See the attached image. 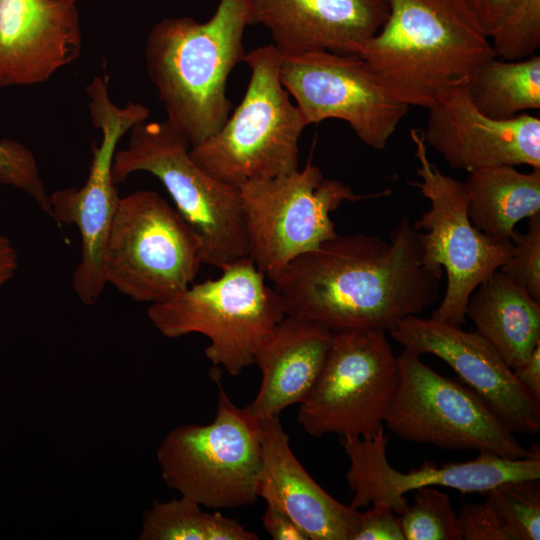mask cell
Masks as SVG:
<instances>
[{
    "instance_id": "cell-35",
    "label": "cell",
    "mask_w": 540,
    "mask_h": 540,
    "mask_svg": "<svg viewBox=\"0 0 540 540\" xmlns=\"http://www.w3.org/2000/svg\"><path fill=\"white\" fill-rule=\"evenodd\" d=\"M513 371L520 383L540 401V343L533 350L528 360Z\"/></svg>"
},
{
    "instance_id": "cell-29",
    "label": "cell",
    "mask_w": 540,
    "mask_h": 540,
    "mask_svg": "<svg viewBox=\"0 0 540 540\" xmlns=\"http://www.w3.org/2000/svg\"><path fill=\"white\" fill-rule=\"evenodd\" d=\"M0 182L31 196L50 215V197L33 153L13 139L0 140Z\"/></svg>"
},
{
    "instance_id": "cell-1",
    "label": "cell",
    "mask_w": 540,
    "mask_h": 540,
    "mask_svg": "<svg viewBox=\"0 0 540 540\" xmlns=\"http://www.w3.org/2000/svg\"><path fill=\"white\" fill-rule=\"evenodd\" d=\"M418 234L403 218L388 242L364 233L338 235L292 259L269 279L286 315L333 333L389 332L438 299L441 278L424 265Z\"/></svg>"
},
{
    "instance_id": "cell-15",
    "label": "cell",
    "mask_w": 540,
    "mask_h": 540,
    "mask_svg": "<svg viewBox=\"0 0 540 540\" xmlns=\"http://www.w3.org/2000/svg\"><path fill=\"white\" fill-rule=\"evenodd\" d=\"M387 442L384 426L369 437L341 436L340 443L350 461L346 481L354 493L351 507L382 503L400 515L408 506L405 493L420 487L443 486L462 493H486L504 482L540 479V448L521 459L479 452L475 459L465 462L438 466L425 461L419 468L402 473L388 462Z\"/></svg>"
},
{
    "instance_id": "cell-6",
    "label": "cell",
    "mask_w": 540,
    "mask_h": 540,
    "mask_svg": "<svg viewBox=\"0 0 540 540\" xmlns=\"http://www.w3.org/2000/svg\"><path fill=\"white\" fill-rule=\"evenodd\" d=\"M130 131L127 147L116 151L113 158L115 184L138 171L156 176L199 238L203 263L222 269L249 257L239 188L200 168L189 155V145L168 120H146Z\"/></svg>"
},
{
    "instance_id": "cell-13",
    "label": "cell",
    "mask_w": 540,
    "mask_h": 540,
    "mask_svg": "<svg viewBox=\"0 0 540 540\" xmlns=\"http://www.w3.org/2000/svg\"><path fill=\"white\" fill-rule=\"evenodd\" d=\"M108 79L95 76L86 86L90 118L102 133L100 144L93 147L86 182L82 187L63 188L49 195L50 216L59 223L76 225L80 232L81 256L72 287L85 305H93L106 286L104 253L121 198L112 178L117 144L126 132L150 115V109L140 103L115 105L109 96Z\"/></svg>"
},
{
    "instance_id": "cell-30",
    "label": "cell",
    "mask_w": 540,
    "mask_h": 540,
    "mask_svg": "<svg viewBox=\"0 0 540 540\" xmlns=\"http://www.w3.org/2000/svg\"><path fill=\"white\" fill-rule=\"evenodd\" d=\"M514 245L510 259L499 269L540 302V214L528 218L527 231L514 230L510 237Z\"/></svg>"
},
{
    "instance_id": "cell-9",
    "label": "cell",
    "mask_w": 540,
    "mask_h": 540,
    "mask_svg": "<svg viewBox=\"0 0 540 540\" xmlns=\"http://www.w3.org/2000/svg\"><path fill=\"white\" fill-rule=\"evenodd\" d=\"M202 263L196 233L160 194L120 198L104 253L106 284L152 304L189 287Z\"/></svg>"
},
{
    "instance_id": "cell-34",
    "label": "cell",
    "mask_w": 540,
    "mask_h": 540,
    "mask_svg": "<svg viewBox=\"0 0 540 540\" xmlns=\"http://www.w3.org/2000/svg\"><path fill=\"white\" fill-rule=\"evenodd\" d=\"M489 37L515 0H465Z\"/></svg>"
},
{
    "instance_id": "cell-21",
    "label": "cell",
    "mask_w": 540,
    "mask_h": 540,
    "mask_svg": "<svg viewBox=\"0 0 540 540\" xmlns=\"http://www.w3.org/2000/svg\"><path fill=\"white\" fill-rule=\"evenodd\" d=\"M333 332L295 316L286 315L261 343L256 355L262 380L246 407L261 421L300 404L313 388L330 347Z\"/></svg>"
},
{
    "instance_id": "cell-3",
    "label": "cell",
    "mask_w": 540,
    "mask_h": 540,
    "mask_svg": "<svg viewBox=\"0 0 540 540\" xmlns=\"http://www.w3.org/2000/svg\"><path fill=\"white\" fill-rule=\"evenodd\" d=\"M248 25L250 0H220L206 22L169 17L148 33V76L164 105L166 120L189 147L215 134L231 113L227 79L244 60Z\"/></svg>"
},
{
    "instance_id": "cell-16",
    "label": "cell",
    "mask_w": 540,
    "mask_h": 540,
    "mask_svg": "<svg viewBox=\"0 0 540 540\" xmlns=\"http://www.w3.org/2000/svg\"><path fill=\"white\" fill-rule=\"evenodd\" d=\"M389 333L404 349L420 356L432 354L447 363L513 432L540 431V401L475 331L413 315L399 321Z\"/></svg>"
},
{
    "instance_id": "cell-10",
    "label": "cell",
    "mask_w": 540,
    "mask_h": 540,
    "mask_svg": "<svg viewBox=\"0 0 540 540\" xmlns=\"http://www.w3.org/2000/svg\"><path fill=\"white\" fill-rule=\"evenodd\" d=\"M399 381L384 424L407 441L449 450H478L510 459L531 456L501 417L460 379L446 377L404 349Z\"/></svg>"
},
{
    "instance_id": "cell-37",
    "label": "cell",
    "mask_w": 540,
    "mask_h": 540,
    "mask_svg": "<svg viewBox=\"0 0 540 540\" xmlns=\"http://www.w3.org/2000/svg\"><path fill=\"white\" fill-rule=\"evenodd\" d=\"M62 1H67V2H73V3H76L77 0H62Z\"/></svg>"
},
{
    "instance_id": "cell-5",
    "label": "cell",
    "mask_w": 540,
    "mask_h": 540,
    "mask_svg": "<svg viewBox=\"0 0 540 540\" xmlns=\"http://www.w3.org/2000/svg\"><path fill=\"white\" fill-rule=\"evenodd\" d=\"M265 277L249 257L242 258L222 268L219 278L150 304L148 318L168 338L207 336L209 360L239 376L255 363L259 346L286 316L282 299Z\"/></svg>"
},
{
    "instance_id": "cell-26",
    "label": "cell",
    "mask_w": 540,
    "mask_h": 540,
    "mask_svg": "<svg viewBox=\"0 0 540 540\" xmlns=\"http://www.w3.org/2000/svg\"><path fill=\"white\" fill-rule=\"evenodd\" d=\"M486 495L509 540L540 539L538 479L504 482Z\"/></svg>"
},
{
    "instance_id": "cell-36",
    "label": "cell",
    "mask_w": 540,
    "mask_h": 540,
    "mask_svg": "<svg viewBox=\"0 0 540 540\" xmlns=\"http://www.w3.org/2000/svg\"><path fill=\"white\" fill-rule=\"evenodd\" d=\"M18 268V254L11 241L0 235V288L9 281Z\"/></svg>"
},
{
    "instance_id": "cell-23",
    "label": "cell",
    "mask_w": 540,
    "mask_h": 540,
    "mask_svg": "<svg viewBox=\"0 0 540 540\" xmlns=\"http://www.w3.org/2000/svg\"><path fill=\"white\" fill-rule=\"evenodd\" d=\"M464 185L471 223L495 239L510 240L520 220L540 214V168L529 173L509 165L479 168Z\"/></svg>"
},
{
    "instance_id": "cell-22",
    "label": "cell",
    "mask_w": 540,
    "mask_h": 540,
    "mask_svg": "<svg viewBox=\"0 0 540 540\" xmlns=\"http://www.w3.org/2000/svg\"><path fill=\"white\" fill-rule=\"evenodd\" d=\"M466 317L512 370L521 367L540 343V302L499 270L472 292Z\"/></svg>"
},
{
    "instance_id": "cell-31",
    "label": "cell",
    "mask_w": 540,
    "mask_h": 540,
    "mask_svg": "<svg viewBox=\"0 0 540 540\" xmlns=\"http://www.w3.org/2000/svg\"><path fill=\"white\" fill-rule=\"evenodd\" d=\"M465 540H509L500 526L490 500L482 503H463L458 512Z\"/></svg>"
},
{
    "instance_id": "cell-19",
    "label": "cell",
    "mask_w": 540,
    "mask_h": 540,
    "mask_svg": "<svg viewBox=\"0 0 540 540\" xmlns=\"http://www.w3.org/2000/svg\"><path fill=\"white\" fill-rule=\"evenodd\" d=\"M388 15V0H250V25L264 26L281 56L358 55Z\"/></svg>"
},
{
    "instance_id": "cell-25",
    "label": "cell",
    "mask_w": 540,
    "mask_h": 540,
    "mask_svg": "<svg viewBox=\"0 0 540 540\" xmlns=\"http://www.w3.org/2000/svg\"><path fill=\"white\" fill-rule=\"evenodd\" d=\"M195 501L181 496L155 501L144 513L140 540H257L256 533L219 512L207 513Z\"/></svg>"
},
{
    "instance_id": "cell-24",
    "label": "cell",
    "mask_w": 540,
    "mask_h": 540,
    "mask_svg": "<svg viewBox=\"0 0 540 540\" xmlns=\"http://www.w3.org/2000/svg\"><path fill=\"white\" fill-rule=\"evenodd\" d=\"M469 95L484 115L508 119L527 109H540V57L499 60L480 66L467 85Z\"/></svg>"
},
{
    "instance_id": "cell-11",
    "label": "cell",
    "mask_w": 540,
    "mask_h": 540,
    "mask_svg": "<svg viewBox=\"0 0 540 540\" xmlns=\"http://www.w3.org/2000/svg\"><path fill=\"white\" fill-rule=\"evenodd\" d=\"M239 190L249 258L267 278L297 256L337 237L330 213L343 202L391 193L388 189L356 194L343 182L325 178L311 162L302 170L248 181Z\"/></svg>"
},
{
    "instance_id": "cell-12",
    "label": "cell",
    "mask_w": 540,
    "mask_h": 540,
    "mask_svg": "<svg viewBox=\"0 0 540 540\" xmlns=\"http://www.w3.org/2000/svg\"><path fill=\"white\" fill-rule=\"evenodd\" d=\"M399 381V361L386 331L333 333L321 372L300 403L298 422L311 436H373L388 413Z\"/></svg>"
},
{
    "instance_id": "cell-8",
    "label": "cell",
    "mask_w": 540,
    "mask_h": 540,
    "mask_svg": "<svg viewBox=\"0 0 540 540\" xmlns=\"http://www.w3.org/2000/svg\"><path fill=\"white\" fill-rule=\"evenodd\" d=\"M416 169L420 181L408 183L430 202V209L412 223L418 232L424 265L447 285L432 319L455 326L466 323V306L472 292L511 257L510 240L495 239L473 226L468 213L464 182L443 174L428 157L427 144L419 129H412Z\"/></svg>"
},
{
    "instance_id": "cell-18",
    "label": "cell",
    "mask_w": 540,
    "mask_h": 540,
    "mask_svg": "<svg viewBox=\"0 0 540 540\" xmlns=\"http://www.w3.org/2000/svg\"><path fill=\"white\" fill-rule=\"evenodd\" d=\"M76 3L0 0V87L46 82L81 53Z\"/></svg>"
},
{
    "instance_id": "cell-33",
    "label": "cell",
    "mask_w": 540,
    "mask_h": 540,
    "mask_svg": "<svg viewBox=\"0 0 540 540\" xmlns=\"http://www.w3.org/2000/svg\"><path fill=\"white\" fill-rule=\"evenodd\" d=\"M263 527L275 540H309L307 534L281 509L267 504Z\"/></svg>"
},
{
    "instance_id": "cell-14",
    "label": "cell",
    "mask_w": 540,
    "mask_h": 540,
    "mask_svg": "<svg viewBox=\"0 0 540 540\" xmlns=\"http://www.w3.org/2000/svg\"><path fill=\"white\" fill-rule=\"evenodd\" d=\"M279 76L307 126L330 118L346 121L376 150L386 147L409 110L358 55L316 50L281 56Z\"/></svg>"
},
{
    "instance_id": "cell-32",
    "label": "cell",
    "mask_w": 540,
    "mask_h": 540,
    "mask_svg": "<svg viewBox=\"0 0 540 540\" xmlns=\"http://www.w3.org/2000/svg\"><path fill=\"white\" fill-rule=\"evenodd\" d=\"M391 507L377 503L360 512V521L354 540H405L399 517Z\"/></svg>"
},
{
    "instance_id": "cell-20",
    "label": "cell",
    "mask_w": 540,
    "mask_h": 540,
    "mask_svg": "<svg viewBox=\"0 0 540 540\" xmlns=\"http://www.w3.org/2000/svg\"><path fill=\"white\" fill-rule=\"evenodd\" d=\"M262 460L257 495L285 512L310 540H354L358 509L328 494L292 452L279 415L260 421Z\"/></svg>"
},
{
    "instance_id": "cell-17",
    "label": "cell",
    "mask_w": 540,
    "mask_h": 540,
    "mask_svg": "<svg viewBox=\"0 0 540 540\" xmlns=\"http://www.w3.org/2000/svg\"><path fill=\"white\" fill-rule=\"evenodd\" d=\"M428 110L424 140L451 168L468 172L499 165L540 168L538 117H488L474 105L467 86L448 91Z\"/></svg>"
},
{
    "instance_id": "cell-27",
    "label": "cell",
    "mask_w": 540,
    "mask_h": 540,
    "mask_svg": "<svg viewBox=\"0 0 540 540\" xmlns=\"http://www.w3.org/2000/svg\"><path fill=\"white\" fill-rule=\"evenodd\" d=\"M413 503L400 514L405 540H461L462 530L451 500L433 486L414 490Z\"/></svg>"
},
{
    "instance_id": "cell-7",
    "label": "cell",
    "mask_w": 540,
    "mask_h": 540,
    "mask_svg": "<svg viewBox=\"0 0 540 540\" xmlns=\"http://www.w3.org/2000/svg\"><path fill=\"white\" fill-rule=\"evenodd\" d=\"M217 412L207 425L171 430L156 457L165 484L210 508L256 502L262 460L260 421L228 397L219 379Z\"/></svg>"
},
{
    "instance_id": "cell-28",
    "label": "cell",
    "mask_w": 540,
    "mask_h": 540,
    "mask_svg": "<svg viewBox=\"0 0 540 540\" xmlns=\"http://www.w3.org/2000/svg\"><path fill=\"white\" fill-rule=\"evenodd\" d=\"M496 56L522 60L540 46V0H515L489 35Z\"/></svg>"
},
{
    "instance_id": "cell-4",
    "label": "cell",
    "mask_w": 540,
    "mask_h": 540,
    "mask_svg": "<svg viewBox=\"0 0 540 540\" xmlns=\"http://www.w3.org/2000/svg\"><path fill=\"white\" fill-rule=\"evenodd\" d=\"M280 60L273 43L245 54L251 76L241 103L215 134L189 148L192 160L215 179L239 188L298 169V142L307 125L282 85Z\"/></svg>"
},
{
    "instance_id": "cell-2",
    "label": "cell",
    "mask_w": 540,
    "mask_h": 540,
    "mask_svg": "<svg viewBox=\"0 0 540 540\" xmlns=\"http://www.w3.org/2000/svg\"><path fill=\"white\" fill-rule=\"evenodd\" d=\"M389 15L358 53L398 102L431 107L497 57L465 0H388Z\"/></svg>"
}]
</instances>
